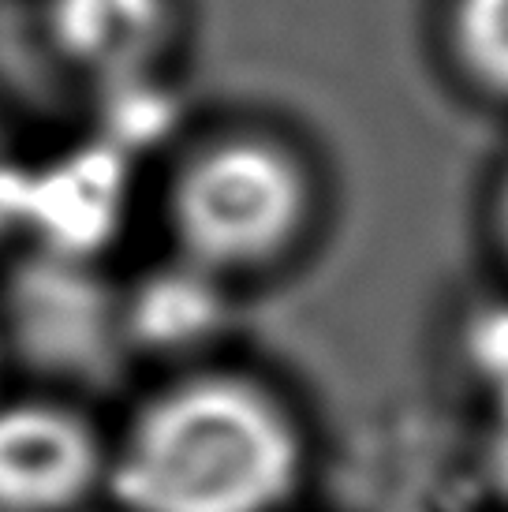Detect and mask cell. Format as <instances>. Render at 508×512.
<instances>
[{
  "instance_id": "obj_1",
  "label": "cell",
  "mask_w": 508,
  "mask_h": 512,
  "mask_svg": "<svg viewBox=\"0 0 508 512\" xmlns=\"http://www.w3.org/2000/svg\"><path fill=\"white\" fill-rule=\"evenodd\" d=\"M303 438L266 385L202 370L131 412L109 445L120 512H277L296 494Z\"/></svg>"
},
{
  "instance_id": "obj_2",
  "label": "cell",
  "mask_w": 508,
  "mask_h": 512,
  "mask_svg": "<svg viewBox=\"0 0 508 512\" xmlns=\"http://www.w3.org/2000/svg\"><path fill=\"white\" fill-rule=\"evenodd\" d=\"M307 217V176L296 157L262 139H228L191 157L172 187L180 255L213 273L266 266Z\"/></svg>"
},
{
  "instance_id": "obj_3",
  "label": "cell",
  "mask_w": 508,
  "mask_h": 512,
  "mask_svg": "<svg viewBox=\"0 0 508 512\" xmlns=\"http://www.w3.org/2000/svg\"><path fill=\"white\" fill-rule=\"evenodd\" d=\"M109 445L60 400L0 404V512H71L105 486Z\"/></svg>"
},
{
  "instance_id": "obj_4",
  "label": "cell",
  "mask_w": 508,
  "mask_h": 512,
  "mask_svg": "<svg viewBox=\"0 0 508 512\" xmlns=\"http://www.w3.org/2000/svg\"><path fill=\"white\" fill-rule=\"evenodd\" d=\"M12 333L19 348L45 370L98 378L120 356V299L90 273V262L42 255L12 288Z\"/></svg>"
},
{
  "instance_id": "obj_5",
  "label": "cell",
  "mask_w": 508,
  "mask_h": 512,
  "mask_svg": "<svg viewBox=\"0 0 508 512\" xmlns=\"http://www.w3.org/2000/svg\"><path fill=\"white\" fill-rule=\"evenodd\" d=\"M127 199L131 161L98 139L23 176L19 228L38 240L42 255L90 262L124 228Z\"/></svg>"
},
{
  "instance_id": "obj_6",
  "label": "cell",
  "mask_w": 508,
  "mask_h": 512,
  "mask_svg": "<svg viewBox=\"0 0 508 512\" xmlns=\"http://www.w3.org/2000/svg\"><path fill=\"white\" fill-rule=\"evenodd\" d=\"M169 34L172 0H49L57 53L101 86L150 75Z\"/></svg>"
},
{
  "instance_id": "obj_7",
  "label": "cell",
  "mask_w": 508,
  "mask_h": 512,
  "mask_svg": "<svg viewBox=\"0 0 508 512\" xmlns=\"http://www.w3.org/2000/svg\"><path fill=\"white\" fill-rule=\"evenodd\" d=\"M225 322V277L184 255L139 277V285L120 299L124 341L146 356H191L206 348Z\"/></svg>"
},
{
  "instance_id": "obj_8",
  "label": "cell",
  "mask_w": 508,
  "mask_h": 512,
  "mask_svg": "<svg viewBox=\"0 0 508 512\" xmlns=\"http://www.w3.org/2000/svg\"><path fill=\"white\" fill-rule=\"evenodd\" d=\"M176 124V101L154 75H135L120 83H105V135L101 143L131 161L135 150H150Z\"/></svg>"
},
{
  "instance_id": "obj_9",
  "label": "cell",
  "mask_w": 508,
  "mask_h": 512,
  "mask_svg": "<svg viewBox=\"0 0 508 512\" xmlns=\"http://www.w3.org/2000/svg\"><path fill=\"white\" fill-rule=\"evenodd\" d=\"M456 45L482 86L508 94V0H460Z\"/></svg>"
},
{
  "instance_id": "obj_10",
  "label": "cell",
  "mask_w": 508,
  "mask_h": 512,
  "mask_svg": "<svg viewBox=\"0 0 508 512\" xmlns=\"http://www.w3.org/2000/svg\"><path fill=\"white\" fill-rule=\"evenodd\" d=\"M464 356L497 412H508V303H490L467 322Z\"/></svg>"
},
{
  "instance_id": "obj_11",
  "label": "cell",
  "mask_w": 508,
  "mask_h": 512,
  "mask_svg": "<svg viewBox=\"0 0 508 512\" xmlns=\"http://www.w3.org/2000/svg\"><path fill=\"white\" fill-rule=\"evenodd\" d=\"M23 176L27 169L12 157L0 139V236L19 228V206H23Z\"/></svg>"
},
{
  "instance_id": "obj_12",
  "label": "cell",
  "mask_w": 508,
  "mask_h": 512,
  "mask_svg": "<svg viewBox=\"0 0 508 512\" xmlns=\"http://www.w3.org/2000/svg\"><path fill=\"white\" fill-rule=\"evenodd\" d=\"M486 464H490V475H494L497 490L508 498V412H497V423H494V430H490Z\"/></svg>"
},
{
  "instance_id": "obj_13",
  "label": "cell",
  "mask_w": 508,
  "mask_h": 512,
  "mask_svg": "<svg viewBox=\"0 0 508 512\" xmlns=\"http://www.w3.org/2000/svg\"><path fill=\"white\" fill-rule=\"evenodd\" d=\"M505 243H508V195H505Z\"/></svg>"
}]
</instances>
